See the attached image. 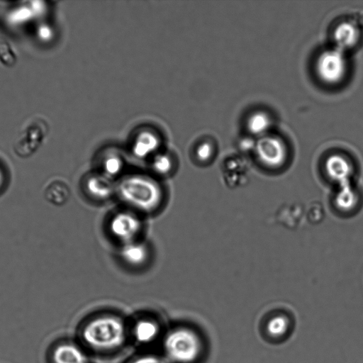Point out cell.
Instances as JSON below:
<instances>
[{
  "label": "cell",
  "mask_w": 363,
  "mask_h": 363,
  "mask_svg": "<svg viewBox=\"0 0 363 363\" xmlns=\"http://www.w3.org/2000/svg\"><path fill=\"white\" fill-rule=\"evenodd\" d=\"M33 7V6H32ZM28 6H21L13 9L9 14V20L11 23L17 25L26 23L30 20L35 7L32 8Z\"/></svg>",
  "instance_id": "obj_19"
},
{
  "label": "cell",
  "mask_w": 363,
  "mask_h": 363,
  "mask_svg": "<svg viewBox=\"0 0 363 363\" xmlns=\"http://www.w3.org/2000/svg\"><path fill=\"white\" fill-rule=\"evenodd\" d=\"M46 201L55 206H62L69 199L70 189L68 184L60 179L53 180L45 189Z\"/></svg>",
  "instance_id": "obj_10"
},
{
  "label": "cell",
  "mask_w": 363,
  "mask_h": 363,
  "mask_svg": "<svg viewBox=\"0 0 363 363\" xmlns=\"http://www.w3.org/2000/svg\"><path fill=\"white\" fill-rule=\"evenodd\" d=\"M196 156L201 161L208 160L213 154V148L209 143H203L196 149Z\"/></svg>",
  "instance_id": "obj_23"
},
{
  "label": "cell",
  "mask_w": 363,
  "mask_h": 363,
  "mask_svg": "<svg viewBox=\"0 0 363 363\" xmlns=\"http://www.w3.org/2000/svg\"><path fill=\"white\" fill-rule=\"evenodd\" d=\"M153 169L158 174H168L172 168V161L167 155H158L152 162Z\"/></svg>",
  "instance_id": "obj_20"
},
{
  "label": "cell",
  "mask_w": 363,
  "mask_h": 363,
  "mask_svg": "<svg viewBox=\"0 0 363 363\" xmlns=\"http://www.w3.org/2000/svg\"><path fill=\"white\" fill-rule=\"evenodd\" d=\"M81 336L89 347L110 351L120 347L125 339L123 321L113 315H101L89 320L82 328Z\"/></svg>",
  "instance_id": "obj_1"
},
{
  "label": "cell",
  "mask_w": 363,
  "mask_h": 363,
  "mask_svg": "<svg viewBox=\"0 0 363 363\" xmlns=\"http://www.w3.org/2000/svg\"><path fill=\"white\" fill-rule=\"evenodd\" d=\"M45 125L35 123L28 125L18 139L14 150L20 157H28L33 154L43 142L46 134Z\"/></svg>",
  "instance_id": "obj_6"
},
{
  "label": "cell",
  "mask_w": 363,
  "mask_h": 363,
  "mask_svg": "<svg viewBox=\"0 0 363 363\" xmlns=\"http://www.w3.org/2000/svg\"><path fill=\"white\" fill-rule=\"evenodd\" d=\"M52 361L53 363H87V357L77 345L62 342L52 350Z\"/></svg>",
  "instance_id": "obj_8"
},
{
  "label": "cell",
  "mask_w": 363,
  "mask_h": 363,
  "mask_svg": "<svg viewBox=\"0 0 363 363\" xmlns=\"http://www.w3.org/2000/svg\"><path fill=\"white\" fill-rule=\"evenodd\" d=\"M123 167V160L117 155H108L102 162L104 174L109 178L118 175L121 172Z\"/></svg>",
  "instance_id": "obj_16"
},
{
  "label": "cell",
  "mask_w": 363,
  "mask_h": 363,
  "mask_svg": "<svg viewBox=\"0 0 363 363\" xmlns=\"http://www.w3.org/2000/svg\"><path fill=\"white\" fill-rule=\"evenodd\" d=\"M36 35L43 42L50 41L54 36L52 28L47 23H41L36 28Z\"/></svg>",
  "instance_id": "obj_21"
},
{
  "label": "cell",
  "mask_w": 363,
  "mask_h": 363,
  "mask_svg": "<svg viewBox=\"0 0 363 363\" xmlns=\"http://www.w3.org/2000/svg\"><path fill=\"white\" fill-rule=\"evenodd\" d=\"M121 255L127 264L137 267L143 264L147 259L149 250L143 242H131L126 244Z\"/></svg>",
  "instance_id": "obj_11"
},
{
  "label": "cell",
  "mask_w": 363,
  "mask_h": 363,
  "mask_svg": "<svg viewBox=\"0 0 363 363\" xmlns=\"http://www.w3.org/2000/svg\"><path fill=\"white\" fill-rule=\"evenodd\" d=\"M325 169L330 177L336 178L339 176V179L342 178L346 183L347 182L346 177L350 174L352 166L345 157L340 155H332L325 162Z\"/></svg>",
  "instance_id": "obj_13"
},
{
  "label": "cell",
  "mask_w": 363,
  "mask_h": 363,
  "mask_svg": "<svg viewBox=\"0 0 363 363\" xmlns=\"http://www.w3.org/2000/svg\"><path fill=\"white\" fill-rule=\"evenodd\" d=\"M315 70L320 79L328 84L342 81L347 71V61L342 50L335 48L320 53L316 60Z\"/></svg>",
  "instance_id": "obj_3"
},
{
  "label": "cell",
  "mask_w": 363,
  "mask_h": 363,
  "mask_svg": "<svg viewBox=\"0 0 363 363\" xmlns=\"http://www.w3.org/2000/svg\"><path fill=\"white\" fill-rule=\"evenodd\" d=\"M158 140L151 133H143L136 139L133 145V152L139 157H146L152 153L157 147Z\"/></svg>",
  "instance_id": "obj_14"
},
{
  "label": "cell",
  "mask_w": 363,
  "mask_h": 363,
  "mask_svg": "<svg viewBox=\"0 0 363 363\" xmlns=\"http://www.w3.org/2000/svg\"><path fill=\"white\" fill-rule=\"evenodd\" d=\"M271 125V120L269 116L262 112L257 111L250 116L247 120V128L254 135L259 136L265 135Z\"/></svg>",
  "instance_id": "obj_15"
},
{
  "label": "cell",
  "mask_w": 363,
  "mask_h": 363,
  "mask_svg": "<svg viewBox=\"0 0 363 363\" xmlns=\"http://www.w3.org/2000/svg\"><path fill=\"white\" fill-rule=\"evenodd\" d=\"M343 184L344 186L341 187L337 196H336L337 199L335 203L340 207H351L357 201L356 194L353 191L351 185L347 183Z\"/></svg>",
  "instance_id": "obj_18"
},
{
  "label": "cell",
  "mask_w": 363,
  "mask_h": 363,
  "mask_svg": "<svg viewBox=\"0 0 363 363\" xmlns=\"http://www.w3.org/2000/svg\"><path fill=\"white\" fill-rule=\"evenodd\" d=\"M160 332L157 323L149 319L138 320L133 328V336L140 343H149L154 341Z\"/></svg>",
  "instance_id": "obj_12"
},
{
  "label": "cell",
  "mask_w": 363,
  "mask_h": 363,
  "mask_svg": "<svg viewBox=\"0 0 363 363\" xmlns=\"http://www.w3.org/2000/svg\"><path fill=\"white\" fill-rule=\"evenodd\" d=\"M84 185L86 193L97 200H104L109 198L114 190L111 178L104 174H92L88 176Z\"/></svg>",
  "instance_id": "obj_7"
},
{
  "label": "cell",
  "mask_w": 363,
  "mask_h": 363,
  "mask_svg": "<svg viewBox=\"0 0 363 363\" xmlns=\"http://www.w3.org/2000/svg\"><path fill=\"white\" fill-rule=\"evenodd\" d=\"M140 228L138 217L128 212H121L113 216L110 223L111 233L127 243L133 242Z\"/></svg>",
  "instance_id": "obj_5"
},
{
  "label": "cell",
  "mask_w": 363,
  "mask_h": 363,
  "mask_svg": "<svg viewBox=\"0 0 363 363\" xmlns=\"http://www.w3.org/2000/svg\"><path fill=\"white\" fill-rule=\"evenodd\" d=\"M163 346L166 356L174 363H194L202 350L198 334L186 327L171 330L166 335Z\"/></svg>",
  "instance_id": "obj_2"
},
{
  "label": "cell",
  "mask_w": 363,
  "mask_h": 363,
  "mask_svg": "<svg viewBox=\"0 0 363 363\" xmlns=\"http://www.w3.org/2000/svg\"><path fill=\"white\" fill-rule=\"evenodd\" d=\"M4 182V172L1 170V169L0 168V189L3 186Z\"/></svg>",
  "instance_id": "obj_25"
},
{
  "label": "cell",
  "mask_w": 363,
  "mask_h": 363,
  "mask_svg": "<svg viewBox=\"0 0 363 363\" xmlns=\"http://www.w3.org/2000/svg\"><path fill=\"white\" fill-rule=\"evenodd\" d=\"M130 363H167L164 360L153 355H143L134 359Z\"/></svg>",
  "instance_id": "obj_24"
},
{
  "label": "cell",
  "mask_w": 363,
  "mask_h": 363,
  "mask_svg": "<svg viewBox=\"0 0 363 363\" xmlns=\"http://www.w3.org/2000/svg\"><path fill=\"white\" fill-rule=\"evenodd\" d=\"M14 60L13 52L7 44H0V61L1 63L11 65Z\"/></svg>",
  "instance_id": "obj_22"
},
{
  "label": "cell",
  "mask_w": 363,
  "mask_h": 363,
  "mask_svg": "<svg viewBox=\"0 0 363 363\" xmlns=\"http://www.w3.org/2000/svg\"><path fill=\"white\" fill-rule=\"evenodd\" d=\"M255 151L259 161L271 167L281 165L286 156L284 144L272 135L262 136L256 144Z\"/></svg>",
  "instance_id": "obj_4"
},
{
  "label": "cell",
  "mask_w": 363,
  "mask_h": 363,
  "mask_svg": "<svg viewBox=\"0 0 363 363\" xmlns=\"http://www.w3.org/2000/svg\"><path fill=\"white\" fill-rule=\"evenodd\" d=\"M284 315H277L273 317L267 325L268 333L272 337H279L283 336L289 327V321Z\"/></svg>",
  "instance_id": "obj_17"
},
{
  "label": "cell",
  "mask_w": 363,
  "mask_h": 363,
  "mask_svg": "<svg viewBox=\"0 0 363 363\" xmlns=\"http://www.w3.org/2000/svg\"><path fill=\"white\" fill-rule=\"evenodd\" d=\"M333 38L336 48L343 51L356 45L359 39V32L353 24L343 22L335 28Z\"/></svg>",
  "instance_id": "obj_9"
}]
</instances>
